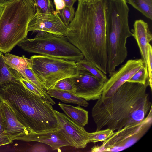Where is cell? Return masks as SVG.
Here are the masks:
<instances>
[{
    "label": "cell",
    "mask_w": 152,
    "mask_h": 152,
    "mask_svg": "<svg viewBox=\"0 0 152 152\" xmlns=\"http://www.w3.org/2000/svg\"><path fill=\"white\" fill-rule=\"evenodd\" d=\"M107 0L78 1L66 37L84 58L107 74V55L105 10Z\"/></svg>",
    "instance_id": "1"
},
{
    "label": "cell",
    "mask_w": 152,
    "mask_h": 152,
    "mask_svg": "<svg viewBox=\"0 0 152 152\" xmlns=\"http://www.w3.org/2000/svg\"><path fill=\"white\" fill-rule=\"evenodd\" d=\"M148 86L126 81L111 96L97 99L91 112L96 131L105 128L114 131L143 120L152 108Z\"/></svg>",
    "instance_id": "2"
},
{
    "label": "cell",
    "mask_w": 152,
    "mask_h": 152,
    "mask_svg": "<svg viewBox=\"0 0 152 152\" xmlns=\"http://www.w3.org/2000/svg\"><path fill=\"white\" fill-rule=\"evenodd\" d=\"M0 98L30 133L60 129L54 110L49 100L31 91L19 80L0 85Z\"/></svg>",
    "instance_id": "3"
},
{
    "label": "cell",
    "mask_w": 152,
    "mask_h": 152,
    "mask_svg": "<svg viewBox=\"0 0 152 152\" xmlns=\"http://www.w3.org/2000/svg\"><path fill=\"white\" fill-rule=\"evenodd\" d=\"M129 9L125 0H108L105 10L107 74L109 77L116 67L126 58V45L132 36L128 23Z\"/></svg>",
    "instance_id": "4"
},
{
    "label": "cell",
    "mask_w": 152,
    "mask_h": 152,
    "mask_svg": "<svg viewBox=\"0 0 152 152\" xmlns=\"http://www.w3.org/2000/svg\"><path fill=\"white\" fill-rule=\"evenodd\" d=\"M36 12L34 0H18L4 7L0 16V52H10L27 37Z\"/></svg>",
    "instance_id": "5"
},
{
    "label": "cell",
    "mask_w": 152,
    "mask_h": 152,
    "mask_svg": "<svg viewBox=\"0 0 152 152\" xmlns=\"http://www.w3.org/2000/svg\"><path fill=\"white\" fill-rule=\"evenodd\" d=\"M22 49L31 53L76 62L84 58L81 51L65 36L38 31L35 37H27L18 45Z\"/></svg>",
    "instance_id": "6"
},
{
    "label": "cell",
    "mask_w": 152,
    "mask_h": 152,
    "mask_svg": "<svg viewBox=\"0 0 152 152\" xmlns=\"http://www.w3.org/2000/svg\"><path fill=\"white\" fill-rule=\"evenodd\" d=\"M30 59L32 70L47 91L53 89L59 80L78 74L74 61L40 55H33Z\"/></svg>",
    "instance_id": "7"
},
{
    "label": "cell",
    "mask_w": 152,
    "mask_h": 152,
    "mask_svg": "<svg viewBox=\"0 0 152 152\" xmlns=\"http://www.w3.org/2000/svg\"><path fill=\"white\" fill-rule=\"evenodd\" d=\"M152 124V108L142 121L114 132L101 145L94 146L91 151L118 152L124 150L139 140L147 132Z\"/></svg>",
    "instance_id": "8"
},
{
    "label": "cell",
    "mask_w": 152,
    "mask_h": 152,
    "mask_svg": "<svg viewBox=\"0 0 152 152\" xmlns=\"http://www.w3.org/2000/svg\"><path fill=\"white\" fill-rule=\"evenodd\" d=\"M145 64L142 58L128 60L118 70H115L104 83L101 96H111Z\"/></svg>",
    "instance_id": "9"
},
{
    "label": "cell",
    "mask_w": 152,
    "mask_h": 152,
    "mask_svg": "<svg viewBox=\"0 0 152 152\" xmlns=\"http://www.w3.org/2000/svg\"><path fill=\"white\" fill-rule=\"evenodd\" d=\"M54 112L60 129V133L69 142L71 146L83 148L89 142L88 132L73 121L65 114L55 110Z\"/></svg>",
    "instance_id": "10"
},
{
    "label": "cell",
    "mask_w": 152,
    "mask_h": 152,
    "mask_svg": "<svg viewBox=\"0 0 152 152\" xmlns=\"http://www.w3.org/2000/svg\"><path fill=\"white\" fill-rule=\"evenodd\" d=\"M78 70V75L72 77L76 88L75 94L87 101L100 98L104 83L88 71Z\"/></svg>",
    "instance_id": "11"
},
{
    "label": "cell",
    "mask_w": 152,
    "mask_h": 152,
    "mask_svg": "<svg viewBox=\"0 0 152 152\" xmlns=\"http://www.w3.org/2000/svg\"><path fill=\"white\" fill-rule=\"evenodd\" d=\"M67 28L59 14L54 11L48 13H36L29 23L28 31H44L66 37Z\"/></svg>",
    "instance_id": "12"
},
{
    "label": "cell",
    "mask_w": 152,
    "mask_h": 152,
    "mask_svg": "<svg viewBox=\"0 0 152 152\" xmlns=\"http://www.w3.org/2000/svg\"><path fill=\"white\" fill-rule=\"evenodd\" d=\"M0 110L4 132L12 140H18L20 137L30 132L18 120L8 105L2 100Z\"/></svg>",
    "instance_id": "13"
},
{
    "label": "cell",
    "mask_w": 152,
    "mask_h": 152,
    "mask_svg": "<svg viewBox=\"0 0 152 152\" xmlns=\"http://www.w3.org/2000/svg\"><path fill=\"white\" fill-rule=\"evenodd\" d=\"M18 140L23 141H36L49 145L53 150L71 144L59 130L42 133H29L20 137Z\"/></svg>",
    "instance_id": "14"
},
{
    "label": "cell",
    "mask_w": 152,
    "mask_h": 152,
    "mask_svg": "<svg viewBox=\"0 0 152 152\" xmlns=\"http://www.w3.org/2000/svg\"><path fill=\"white\" fill-rule=\"evenodd\" d=\"M131 30L133 36L138 46L142 58L147 66V50L148 44L152 40V34L148 25L142 20H136Z\"/></svg>",
    "instance_id": "15"
},
{
    "label": "cell",
    "mask_w": 152,
    "mask_h": 152,
    "mask_svg": "<svg viewBox=\"0 0 152 152\" xmlns=\"http://www.w3.org/2000/svg\"><path fill=\"white\" fill-rule=\"evenodd\" d=\"M59 106L65 115L79 125L84 127L88 122V112L80 106H74L59 102Z\"/></svg>",
    "instance_id": "16"
},
{
    "label": "cell",
    "mask_w": 152,
    "mask_h": 152,
    "mask_svg": "<svg viewBox=\"0 0 152 152\" xmlns=\"http://www.w3.org/2000/svg\"><path fill=\"white\" fill-rule=\"evenodd\" d=\"M47 92L50 97L56 98L65 103L77 104L85 107L89 104L84 99L69 92L51 89L47 91Z\"/></svg>",
    "instance_id": "17"
},
{
    "label": "cell",
    "mask_w": 152,
    "mask_h": 152,
    "mask_svg": "<svg viewBox=\"0 0 152 152\" xmlns=\"http://www.w3.org/2000/svg\"><path fill=\"white\" fill-rule=\"evenodd\" d=\"M2 52L0 53V85L10 81L19 80V73L10 68L3 59Z\"/></svg>",
    "instance_id": "18"
},
{
    "label": "cell",
    "mask_w": 152,
    "mask_h": 152,
    "mask_svg": "<svg viewBox=\"0 0 152 152\" xmlns=\"http://www.w3.org/2000/svg\"><path fill=\"white\" fill-rule=\"evenodd\" d=\"M3 57L10 68L16 71L20 68L26 67L31 65V59L26 58L24 56L20 57L10 53H6L3 55Z\"/></svg>",
    "instance_id": "19"
},
{
    "label": "cell",
    "mask_w": 152,
    "mask_h": 152,
    "mask_svg": "<svg viewBox=\"0 0 152 152\" xmlns=\"http://www.w3.org/2000/svg\"><path fill=\"white\" fill-rule=\"evenodd\" d=\"M76 64L78 70L88 71L103 83H104L108 79L105 74L85 58L76 62Z\"/></svg>",
    "instance_id": "20"
},
{
    "label": "cell",
    "mask_w": 152,
    "mask_h": 152,
    "mask_svg": "<svg viewBox=\"0 0 152 152\" xmlns=\"http://www.w3.org/2000/svg\"><path fill=\"white\" fill-rule=\"evenodd\" d=\"M148 18L152 19V0H125Z\"/></svg>",
    "instance_id": "21"
},
{
    "label": "cell",
    "mask_w": 152,
    "mask_h": 152,
    "mask_svg": "<svg viewBox=\"0 0 152 152\" xmlns=\"http://www.w3.org/2000/svg\"><path fill=\"white\" fill-rule=\"evenodd\" d=\"M127 81L140 83L149 86L148 72L146 65L145 64Z\"/></svg>",
    "instance_id": "22"
},
{
    "label": "cell",
    "mask_w": 152,
    "mask_h": 152,
    "mask_svg": "<svg viewBox=\"0 0 152 152\" xmlns=\"http://www.w3.org/2000/svg\"><path fill=\"white\" fill-rule=\"evenodd\" d=\"M114 132L110 129L106 128L91 133L88 132L89 142L93 143L103 142L110 137Z\"/></svg>",
    "instance_id": "23"
},
{
    "label": "cell",
    "mask_w": 152,
    "mask_h": 152,
    "mask_svg": "<svg viewBox=\"0 0 152 152\" xmlns=\"http://www.w3.org/2000/svg\"><path fill=\"white\" fill-rule=\"evenodd\" d=\"M53 89L68 91L74 94L76 91L72 77L65 78L59 80Z\"/></svg>",
    "instance_id": "24"
},
{
    "label": "cell",
    "mask_w": 152,
    "mask_h": 152,
    "mask_svg": "<svg viewBox=\"0 0 152 152\" xmlns=\"http://www.w3.org/2000/svg\"><path fill=\"white\" fill-rule=\"evenodd\" d=\"M35 4L36 13H48L55 11L51 0H34Z\"/></svg>",
    "instance_id": "25"
},
{
    "label": "cell",
    "mask_w": 152,
    "mask_h": 152,
    "mask_svg": "<svg viewBox=\"0 0 152 152\" xmlns=\"http://www.w3.org/2000/svg\"><path fill=\"white\" fill-rule=\"evenodd\" d=\"M75 13L73 6H65L64 9L60 11L59 14L63 22L68 26L73 19Z\"/></svg>",
    "instance_id": "26"
},
{
    "label": "cell",
    "mask_w": 152,
    "mask_h": 152,
    "mask_svg": "<svg viewBox=\"0 0 152 152\" xmlns=\"http://www.w3.org/2000/svg\"><path fill=\"white\" fill-rule=\"evenodd\" d=\"M147 66L149 77V86L152 90V48L150 44L148 45Z\"/></svg>",
    "instance_id": "27"
},
{
    "label": "cell",
    "mask_w": 152,
    "mask_h": 152,
    "mask_svg": "<svg viewBox=\"0 0 152 152\" xmlns=\"http://www.w3.org/2000/svg\"><path fill=\"white\" fill-rule=\"evenodd\" d=\"M1 101L2 100L0 98V147L11 143L13 142V141L10 139L5 134L4 131L2 124L0 110V106Z\"/></svg>",
    "instance_id": "28"
},
{
    "label": "cell",
    "mask_w": 152,
    "mask_h": 152,
    "mask_svg": "<svg viewBox=\"0 0 152 152\" xmlns=\"http://www.w3.org/2000/svg\"><path fill=\"white\" fill-rule=\"evenodd\" d=\"M19 76L20 80L29 90L38 95L44 97L40 91L33 83L25 79L19 73Z\"/></svg>",
    "instance_id": "29"
},
{
    "label": "cell",
    "mask_w": 152,
    "mask_h": 152,
    "mask_svg": "<svg viewBox=\"0 0 152 152\" xmlns=\"http://www.w3.org/2000/svg\"><path fill=\"white\" fill-rule=\"evenodd\" d=\"M29 151L34 152H45L48 151L46 147L42 144H37L32 146Z\"/></svg>",
    "instance_id": "30"
},
{
    "label": "cell",
    "mask_w": 152,
    "mask_h": 152,
    "mask_svg": "<svg viewBox=\"0 0 152 152\" xmlns=\"http://www.w3.org/2000/svg\"><path fill=\"white\" fill-rule=\"evenodd\" d=\"M54 2L56 7V11L59 14L60 11L65 7V3L63 0H54Z\"/></svg>",
    "instance_id": "31"
},
{
    "label": "cell",
    "mask_w": 152,
    "mask_h": 152,
    "mask_svg": "<svg viewBox=\"0 0 152 152\" xmlns=\"http://www.w3.org/2000/svg\"><path fill=\"white\" fill-rule=\"evenodd\" d=\"M17 0H0V6L5 7Z\"/></svg>",
    "instance_id": "32"
},
{
    "label": "cell",
    "mask_w": 152,
    "mask_h": 152,
    "mask_svg": "<svg viewBox=\"0 0 152 152\" xmlns=\"http://www.w3.org/2000/svg\"><path fill=\"white\" fill-rule=\"evenodd\" d=\"M65 3V6L73 7L74 3L77 0H63Z\"/></svg>",
    "instance_id": "33"
},
{
    "label": "cell",
    "mask_w": 152,
    "mask_h": 152,
    "mask_svg": "<svg viewBox=\"0 0 152 152\" xmlns=\"http://www.w3.org/2000/svg\"><path fill=\"white\" fill-rule=\"evenodd\" d=\"M78 1L82 2H88L91 1L93 0H78Z\"/></svg>",
    "instance_id": "34"
},
{
    "label": "cell",
    "mask_w": 152,
    "mask_h": 152,
    "mask_svg": "<svg viewBox=\"0 0 152 152\" xmlns=\"http://www.w3.org/2000/svg\"><path fill=\"white\" fill-rule=\"evenodd\" d=\"M4 8V7L0 6V16L1 15V14Z\"/></svg>",
    "instance_id": "35"
}]
</instances>
